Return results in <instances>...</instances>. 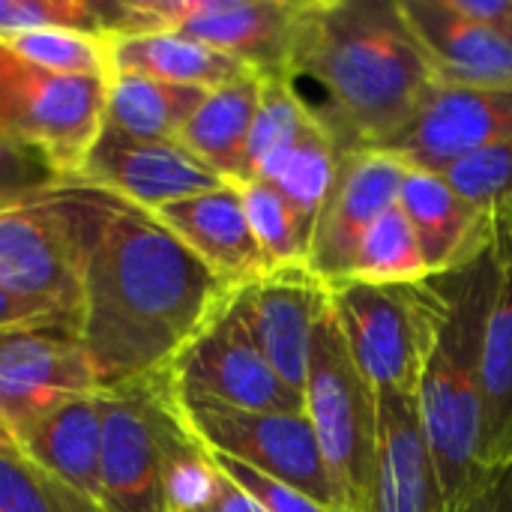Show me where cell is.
Wrapping results in <instances>:
<instances>
[{
    "label": "cell",
    "instance_id": "f35d334b",
    "mask_svg": "<svg viewBox=\"0 0 512 512\" xmlns=\"http://www.w3.org/2000/svg\"><path fill=\"white\" fill-rule=\"evenodd\" d=\"M3 207H12V204H6V201H0V210H3Z\"/></svg>",
    "mask_w": 512,
    "mask_h": 512
},
{
    "label": "cell",
    "instance_id": "836d02e7",
    "mask_svg": "<svg viewBox=\"0 0 512 512\" xmlns=\"http://www.w3.org/2000/svg\"><path fill=\"white\" fill-rule=\"evenodd\" d=\"M174 512H267L234 480H228L204 450L201 468L186 480Z\"/></svg>",
    "mask_w": 512,
    "mask_h": 512
},
{
    "label": "cell",
    "instance_id": "7402d4cb",
    "mask_svg": "<svg viewBox=\"0 0 512 512\" xmlns=\"http://www.w3.org/2000/svg\"><path fill=\"white\" fill-rule=\"evenodd\" d=\"M15 441L36 465L99 504L102 390L63 399Z\"/></svg>",
    "mask_w": 512,
    "mask_h": 512
},
{
    "label": "cell",
    "instance_id": "6da1fadb",
    "mask_svg": "<svg viewBox=\"0 0 512 512\" xmlns=\"http://www.w3.org/2000/svg\"><path fill=\"white\" fill-rule=\"evenodd\" d=\"M81 303L75 330L99 390L162 378L237 294L150 210L78 183Z\"/></svg>",
    "mask_w": 512,
    "mask_h": 512
},
{
    "label": "cell",
    "instance_id": "5bb4252c",
    "mask_svg": "<svg viewBox=\"0 0 512 512\" xmlns=\"http://www.w3.org/2000/svg\"><path fill=\"white\" fill-rule=\"evenodd\" d=\"M408 165L390 150L342 153L336 180L315 216L309 270L324 285H339L351 276L363 234L399 204Z\"/></svg>",
    "mask_w": 512,
    "mask_h": 512
},
{
    "label": "cell",
    "instance_id": "ac0fdd59",
    "mask_svg": "<svg viewBox=\"0 0 512 512\" xmlns=\"http://www.w3.org/2000/svg\"><path fill=\"white\" fill-rule=\"evenodd\" d=\"M438 84L512 90V33L462 15L453 0H399Z\"/></svg>",
    "mask_w": 512,
    "mask_h": 512
},
{
    "label": "cell",
    "instance_id": "2e32d148",
    "mask_svg": "<svg viewBox=\"0 0 512 512\" xmlns=\"http://www.w3.org/2000/svg\"><path fill=\"white\" fill-rule=\"evenodd\" d=\"M512 141V90L435 84L411 126L387 147L408 168L447 174L456 162Z\"/></svg>",
    "mask_w": 512,
    "mask_h": 512
},
{
    "label": "cell",
    "instance_id": "7c38bea8",
    "mask_svg": "<svg viewBox=\"0 0 512 512\" xmlns=\"http://www.w3.org/2000/svg\"><path fill=\"white\" fill-rule=\"evenodd\" d=\"M168 381L180 399H204L237 411H303V396L264 360L234 309V297L180 351Z\"/></svg>",
    "mask_w": 512,
    "mask_h": 512
},
{
    "label": "cell",
    "instance_id": "9c48e42d",
    "mask_svg": "<svg viewBox=\"0 0 512 512\" xmlns=\"http://www.w3.org/2000/svg\"><path fill=\"white\" fill-rule=\"evenodd\" d=\"M81 252L78 183L0 210V288L78 318Z\"/></svg>",
    "mask_w": 512,
    "mask_h": 512
},
{
    "label": "cell",
    "instance_id": "cb8c5ba5",
    "mask_svg": "<svg viewBox=\"0 0 512 512\" xmlns=\"http://www.w3.org/2000/svg\"><path fill=\"white\" fill-rule=\"evenodd\" d=\"M264 78L249 72L237 81L204 93L201 105L186 120L177 144L198 162L216 171L225 183H249V138L261 102Z\"/></svg>",
    "mask_w": 512,
    "mask_h": 512
},
{
    "label": "cell",
    "instance_id": "1f68e13d",
    "mask_svg": "<svg viewBox=\"0 0 512 512\" xmlns=\"http://www.w3.org/2000/svg\"><path fill=\"white\" fill-rule=\"evenodd\" d=\"M36 30H75L108 39L99 0H0V39Z\"/></svg>",
    "mask_w": 512,
    "mask_h": 512
},
{
    "label": "cell",
    "instance_id": "ffe728a7",
    "mask_svg": "<svg viewBox=\"0 0 512 512\" xmlns=\"http://www.w3.org/2000/svg\"><path fill=\"white\" fill-rule=\"evenodd\" d=\"M369 512H450L417 396L378 393V459Z\"/></svg>",
    "mask_w": 512,
    "mask_h": 512
},
{
    "label": "cell",
    "instance_id": "30bf717a",
    "mask_svg": "<svg viewBox=\"0 0 512 512\" xmlns=\"http://www.w3.org/2000/svg\"><path fill=\"white\" fill-rule=\"evenodd\" d=\"M342 147L291 78H264L249 138V180L276 186L306 216H318Z\"/></svg>",
    "mask_w": 512,
    "mask_h": 512
},
{
    "label": "cell",
    "instance_id": "8fae6325",
    "mask_svg": "<svg viewBox=\"0 0 512 512\" xmlns=\"http://www.w3.org/2000/svg\"><path fill=\"white\" fill-rule=\"evenodd\" d=\"M108 78L54 75L12 57L0 81V126L39 147L69 183L105 126Z\"/></svg>",
    "mask_w": 512,
    "mask_h": 512
},
{
    "label": "cell",
    "instance_id": "83f0119b",
    "mask_svg": "<svg viewBox=\"0 0 512 512\" xmlns=\"http://www.w3.org/2000/svg\"><path fill=\"white\" fill-rule=\"evenodd\" d=\"M348 279L369 285H420L432 279L420 240L399 204L363 234Z\"/></svg>",
    "mask_w": 512,
    "mask_h": 512
},
{
    "label": "cell",
    "instance_id": "8d00e7d4",
    "mask_svg": "<svg viewBox=\"0 0 512 512\" xmlns=\"http://www.w3.org/2000/svg\"><path fill=\"white\" fill-rule=\"evenodd\" d=\"M30 324H72L75 327V318H69L63 309H57L51 303L27 300V297H18V294L0 288V330L30 327Z\"/></svg>",
    "mask_w": 512,
    "mask_h": 512
},
{
    "label": "cell",
    "instance_id": "d4e9b609",
    "mask_svg": "<svg viewBox=\"0 0 512 512\" xmlns=\"http://www.w3.org/2000/svg\"><path fill=\"white\" fill-rule=\"evenodd\" d=\"M111 75H141L165 84L213 90L249 75L234 57L180 33H132L108 39Z\"/></svg>",
    "mask_w": 512,
    "mask_h": 512
},
{
    "label": "cell",
    "instance_id": "4fadbf2b",
    "mask_svg": "<svg viewBox=\"0 0 512 512\" xmlns=\"http://www.w3.org/2000/svg\"><path fill=\"white\" fill-rule=\"evenodd\" d=\"M96 378L72 324L0 330V429L12 438L69 396L93 393Z\"/></svg>",
    "mask_w": 512,
    "mask_h": 512
},
{
    "label": "cell",
    "instance_id": "3957f363",
    "mask_svg": "<svg viewBox=\"0 0 512 512\" xmlns=\"http://www.w3.org/2000/svg\"><path fill=\"white\" fill-rule=\"evenodd\" d=\"M495 279V249L456 273L432 276L435 309L417 384V408L450 512L486 474L480 462V369Z\"/></svg>",
    "mask_w": 512,
    "mask_h": 512
},
{
    "label": "cell",
    "instance_id": "8992f818",
    "mask_svg": "<svg viewBox=\"0 0 512 512\" xmlns=\"http://www.w3.org/2000/svg\"><path fill=\"white\" fill-rule=\"evenodd\" d=\"M111 36L180 33L261 78H288L300 0H99Z\"/></svg>",
    "mask_w": 512,
    "mask_h": 512
},
{
    "label": "cell",
    "instance_id": "e575fe53",
    "mask_svg": "<svg viewBox=\"0 0 512 512\" xmlns=\"http://www.w3.org/2000/svg\"><path fill=\"white\" fill-rule=\"evenodd\" d=\"M210 459L216 462V468L228 480H234L246 495H252L267 512H333L321 507L318 501H312L309 495H303V492H297V489H291V486H285L279 480H270V477H264V474H258V471H252V468H246V465H240V462H234L228 456L210 453Z\"/></svg>",
    "mask_w": 512,
    "mask_h": 512
},
{
    "label": "cell",
    "instance_id": "7a4b0ae2",
    "mask_svg": "<svg viewBox=\"0 0 512 512\" xmlns=\"http://www.w3.org/2000/svg\"><path fill=\"white\" fill-rule=\"evenodd\" d=\"M288 78L321 90L342 153L387 150L438 84L399 0H300Z\"/></svg>",
    "mask_w": 512,
    "mask_h": 512
},
{
    "label": "cell",
    "instance_id": "ba28073f",
    "mask_svg": "<svg viewBox=\"0 0 512 512\" xmlns=\"http://www.w3.org/2000/svg\"><path fill=\"white\" fill-rule=\"evenodd\" d=\"M177 396V393H174ZM183 420L198 444L270 480H279L321 507L339 512L333 480L306 411H237L204 399H180Z\"/></svg>",
    "mask_w": 512,
    "mask_h": 512
},
{
    "label": "cell",
    "instance_id": "74e56055",
    "mask_svg": "<svg viewBox=\"0 0 512 512\" xmlns=\"http://www.w3.org/2000/svg\"><path fill=\"white\" fill-rule=\"evenodd\" d=\"M12 57H15V54L0 42V81H3V75H6V69H9V63H12Z\"/></svg>",
    "mask_w": 512,
    "mask_h": 512
},
{
    "label": "cell",
    "instance_id": "f1b7e54d",
    "mask_svg": "<svg viewBox=\"0 0 512 512\" xmlns=\"http://www.w3.org/2000/svg\"><path fill=\"white\" fill-rule=\"evenodd\" d=\"M0 512H102L96 501L36 465L0 429Z\"/></svg>",
    "mask_w": 512,
    "mask_h": 512
},
{
    "label": "cell",
    "instance_id": "52a82bcc",
    "mask_svg": "<svg viewBox=\"0 0 512 512\" xmlns=\"http://www.w3.org/2000/svg\"><path fill=\"white\" fill-rule=\"evenodd\" d=\"M330 309L345 345L375 393L417 396L435 288L420 285H369L345 279L330 285Z\"/></svg>",
    "mask_w": 512,
    "mask_h": 512
},
{
    "label": "cell",
    "instance_id": "d6a6232c",
    "mask_svg": "<svg viewBox=\"0 0 512 512\" xmlns=\"http://www.w3.org/2000/svg\"><path fill=\"white\" fill-rule=\"evenodd\" d=\"M60 186H69L63 171L39 147L0 126V201L21 204Z\"/></svg>",
    "mask_w": 512,
    "mask_h": 512
},
{
    "label": "cell",
    "instance_id": "4dcf8cb0",
    "mask_svg": "<svg viewBox=\"0 0 512 512\" xmlns=\"http://www.w3.org/2000/svg\"><path fill=\"white\" fill-rule=\"evenodd\" d=\"M18 60L54 72V75H84L111 78L108 39L75 33V30H36L0 39Z\"/></svg>",
    "mask_w": 512,
    "mask_h": 512
},
{
    "label": "cell",
    "instance_id": "5b68a950",
    "mask_svg": "<svg viewBox=\"0 0 512 512\" xmlns=\"http://www.w3.org/2000/svg\"><path fill=\"white\" fill-rule=\"evenodd\" d=\"M303 411L333 480L339 512H369L378 459V393L360 375L330 306L312 333Z\"/></svg>",
    "mask_w": 512,
    "mask_h": 512
},
{
    "label": "cell",
    "instance_id": "e0dca14e",
    "mask_svg": "<svg viewBox=\"0 0 512 512\" xmlns=\"http://www.w3.org/2000/svg\"><path fill=\"white\" fill-rule=\"evenodd\" d=\"M327 306L330 285H324L309 267L270 270L234 294V309L264 360L300 396L309 375L312 333Z\"/></svg>",
    "mask_w": 512,
    "mask_h": 512
},
{
    "label": "cell",
    "instance_id": "4316f807",
    "mask_svg": "<svg viewBox=\"0 0 512 512\" xmlns=\"http://www.w3.org/2000/svg\"><path fill=\"white\" fill-rule=\"evenodd\" d=\"M240 189L252 234L270 264V270L306 267L315 219L291 204L276 186L264 180H249Z\"/></svg>",
    "mask_w": 512,
    "mask_h": 512
},
{
    "label": "cell",
    "instance_id": "277c9868",
    "mask_svg": "<svg viewBox=\"0 0 512 512\" xmlns=\"http://www.w3.org/2000/svg\"><path fill=\"white\" fill-rule=\"evenodd\" d=\"M201 462L168 375L102 390L99 510L174 512Z\"/></svg>",
    "mask_w": 512,
    "mask_h": 512
},
{
    "label": "cell",
    "instance_id": "f546056e",
    "mask_svg": "<svg viewBox=\"0 0 512 512\" xmlns=\"http://www.w3.org/2000/svg\"><path fill=\"white\" fill-rule=\"evenodd\" d=\"M444 177L483 216L492 240L512 237V141L456 162Z\"/></svg>",
    "mask_w": 512,
    "mask_h": 512
},
{
    "label": "cell",
    "instance_id": "603a6c76",
    "mask_svg": "<svg viewBox=\"0 0 512 512\" xmlns=\"http://www.w3.org/2000/svg\"><path fill=\"white\" fill-rule=\"evenodd\" d=\"M498 258L495 297L483 336V432L480 462L483 468L512 465V237L492 240Z\"/></svg>",
    "mask_w": 512,
    "mask_h": 512
},
{
    "label": "cell",
    "instance_id": "44dd1931",
    "mask_svg": "<svg viewBox=\"0 0 512 512\" xmlns=\"http://www.w3.org/2000/svg\"><path fill=\"white\" fill-rule=\"evenodd\" d=\"M399 207L420 240L429 276L456 273L492 249L489 225L447 183L444 174L408 168L399 192Z\"/></svg>",
    "mask_w": 512,
    "mask_h": 512
},
{
    "label": "cell",
    "instance_id": "d6986e66",
    "mask_svg": "<svg viewBox=\"0 0 512 512\" xmlns=\"http://www.w3.org/2000/svg\"><path fill=\"white\" fill-rule=\"evenodd\" d=\"M153 216L234 291L270 273V264L252 234L240 189L231 183L165 204L153 210Z\"/></svg>",
    "mask_w": 512,
    "mask_h": 512
},
{
    "label": "cell",
    "instance_id": "484cf974",
    "mask_svg": "<svg viewBox=\"0 0 512 512\" xmlns=\"http://www.w3.org/2000/svg\"><path fill=\"white\" fill-rule=\"evenodd\" d=\"M207 90L165 84L141 75H111L105 99V126L129 138L177 141Z\"/></svg>",
    "mask_w": 512,
    "mask_h": 512
},
{
    "label": "cell",
    "instance_id": "9a60e30c",
    "mask_svg": "<svg viewBox=\"0 0 512 512\" xmlns=\"http://www.w3.org/2000/svg\"><path fill=\"white\" fill-rule=\"evenodd\" d=\"M75 183L108 192L150 213L165 204L228 186L177 141L129 138L108 126H102L96 144L84 156Z\"/></svg>",
    "mask_w": 512,
    "mask_h": 512
},
{
    "label": "cell",
    "instance_id": "d590c367",
    "mask_svg": "<svg viewBox=\"0 0 512 512\" xmlns=\"http://www.w3.org/2000/svg\"><path fill=\"white\" fill-rule=\"evenodd\" d=\"M453 512H512V465L489 468Z\"/></svg>",
    "mask_w": 512,
    "mask_h": 512
}]
</instances>
